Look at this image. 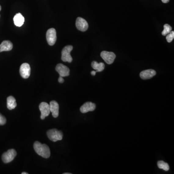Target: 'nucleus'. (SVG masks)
Here are the masks:
<instances>
[{"instance_id":"nucleus-1","label":"nucleus","mask_w":174,"mask_h":174,"mask_svg":"<svg viewBox=\"0 0 174 174\" xmlns=\"http://www.w3.org/2000/svg\"><path fill=\"white\" fill-rule=\"evenodd\" d=\"M34 150L37 154L44 158H49L50 155V149L46 144H42L35 141L34 144Z\"/></svg>"},{"instance_id":"nucleus-2","label":"nucleus","mask_w":174,"mask_h":174,"mask_svg":"<svg viewBox=\"0 0 174 174\" xmlns=\"http://www.w3.org/2000/svg\"><path fill=\"white\" fill-rule=\"evenodd\" d=\"M47 136L49 139L53 142L61 140L63 138V133L62 132L56 129L49 130L47 132Z\"/></svg>"},{"instance_id":"nucleus-3","label":"nucleus","mask_w":174,"mask_h":174,"mask_svg":"<svg viewBox=\"0 0 174 174\" xmlns=\"http://www.w3.org/2000/svg\"><path fill=\"white\" fill-rule=\"evenodd\" d=\"M73 49L72 45H67L63 49L62 51V60L63 62L71 63L73 60V58L70 53Z\"/></svg>"},{"instance_id":"nucleus-4","label":"nucleus","mask_w":174,"mask_h":174,"mask_svg":"<svg viewBox=\"0 0 174 174\" xmlns=\"http://www.w3.org/2000/svg\"><path fill=\"white\" fill-rule=\"evenodd\" d=\"M46 40L49 45H53L55 44L57 40L56 31L54 28L49 29L46 34Z\"/></svg>"},{"instance_id":"nucleus-5","label":"nucleus","mask_w":174,"mask_h":174,"mask_svg":"<svg viewBox=\"0 0 174 174\" xmlns=\"http://www.w3.org/2000/svg\"><path fill=\"white\" fill-rule=\"evenodd\" d=\"M16 155V151L14 149H10L2 154V160L4 162L7 164L14 160Z\"/></svg>"},{"instance_id":"nucleus-6","label":"nucleus","mask_w":174,"mask_h":174,"mask_svg":"<svg viewBox=\"0 0 174 174\" xmlns=\"http://www.w3.org/2000/svg\"><path fill=\"white\" fill-rule=\"evenodd\" d=\"M101 56L104 62L108 64L112 63L116 58V55L114 53L107 51H103L101 52Z\"/></svg>"},{"instance_id":"nucleus-7","label":"nucleus","mask_w":174,"mask_h":174,"mask_svg":"<svg viewBox=\"0 0 174 174\" xmlns=\"http://www.w3.org/2000/svg\"><path fill=\"white\" fill-rule=\"evenodd\" d=\"M40 110L41 115V118L42 120H44L46 117H48L50 113V106L49 104L47 103L42 102L40 104Z\"/></svg>"},{"instance_id":"nucleus-8","label":"nucleus","mask_w":174,"mask_h":174,"mask_svg":"<svg viewBox=\"0 0 174 174\" xmlns=\"http://www.w3.org/2000/svg\"><path fill=\"white\" fill-rule=\"evenodd\" d=\"M20 73L23 78L26 79L29 78L31 74V67L29 64L27 63L22 64L20 67Z\"/></svg>"},{"instance_id":"nucleus-9","label":"nucleus","mask_w":174,"mask_h":174,"mask_svg":"<svg viewBox=\"0 0 174 174\" xmlns=\"http://www.w3.org/2000/svg\"><path fill=\"white\" fill-rule=\"evenodd\" d=\"M75 26L78 30L81 31H85L88 29V23L86 20L82 17H78L77 18L75 22Z\"/></svg>"},{"instance_id":"nucleus-10","label":"nucleus","mask_w":174,"mask_h":174,"mask_svg":"<svg viewBox=\"0 0 174 174\" xmlns=\"http://www.w3.org/2000/svg\"><path fill=\"white\" fill-rule=\"evenodd\" d=\"M56 70L59 74L60 77H67L69 75V69L63 64L59 63L57 64L56 67Z\"/></svg>"},{"instance_id":"nucleus-11","label":"nucleus","mask_w":174,"mask_h":174,"mask_svg":"<svg viewBox=\"0 0 174 174\" xmlns=\"http://www.w3.org/2000/svg\"><path fill=\"white\" fill-rule=\"evenodd\" d=\"M96 108L95 103L90 102L85 103L81 106L80 108V111L82 113H86L88 112L93 111Z\"/></svg>"},{"instance_id":"nucleus-12","label":"nucleus","mask_w":174,"mask_h":174,"mask_svg":"<svg viewBox=\"0 0 174 174\" xmlns=\"http://www.w3.org/2000/svg\"><path fill=\"white\" fill-rule=\"evenodd\" d=\"M50 112L52 113L54 118H57L59 114V105L55 101H52L50 102Z\"/></svg>"},{"instance_id":"nucleus-13","label":"nucleus","mask_w":174,"mask_h":174,"mask_svg":"<svg viewBox=\"0 0 174 174\" xmlns=\"http://www.w3.org/2000/svg\"><path fill=\"white\" fill-rule=\"evenodd\" d=\"M156 74V72L153 69H148L142 71L140 73V77L143 79H150Z\"/></svg>"},{"instance_id":"nucleus-14","label":"nucleus","mask_w":174,"mask_h":174,"mask_svg":"<svg viewBox=\"0 0 174 174\" xmlns=\"http://www.w3.org/2000/svg\"><path fill=\"white\" fill-rule=\"evenodd\" d=\"M13 44L10 41H4L0 45V52L10 51L13 49Z\"/></svg>"},{"instance_id":"nucleus-15","label":"nucleus","mask_w":174,"mask_h":174,"mask_svg":"<svg viewBox=\"0 0 174 174\" xmlns=\"http://www.w3.org/2000/svg\"><path fill=\"white\" fill-rule=\"evenodd\" d=\"M13 20H14V24L17 27H21L24 23V17H23L22 14L20 13L16 14L14 16Z\"/></svg>"},{"instance_id":"nucleus-16","label":"nucleus","mask_w":174,"mask_h":174,"mask_svg":"<svg viewBox=\"0 0 174 174\" xmlns=\"http://www.w3.org/2000/svg\"><path fill=\"white\" fill-rule=\"evenodd\" d=\"M16 101L15 98L12 96H10L7 98V108L9 110H12L16 107Z\"/></svg>"},{"instance_id":"nucleus-17","label":"nucleus","mask_w":174,"mask_h":174,"mask_svg":"<svg viewBox=\"0 0 174 174\" xmlns=\"http://www.w3.org/2000/svg\"><path fill=\"white\" fill-rule=\"evenodd\" d=\"M92 66L93 69L96 70L97 72H102L104 70L105 67L104 64L103 63H98L96 61H93L92 63Z\"/></svg>"},{"instance_id":"nucleus-18","label":"nucleus","mask_w":174,"mask_h":174,"mask_svg":"<svg viewBox=\"0 0 174 174\" xmlns=\"http://www.w3.org/2000/svg\"><path fill=\"white\" fill-rule=\"evenodd\" d=\"M157 165H158V167L160 169H163L164 170L166 171H167L169 170V165L166 162L162 161H158V162H157Z\"/></svg>"},{"instance_id":"nucleus-19","label":"nucleus","mask_w":174,"mask_h":174,"mask_svg":"<svg viewBox=\"0 0 174 174\" xmlns=\"http://www.w3.org/2000/svg\"><path fill=\"white\" fill-rule=\"evenodd\" d=\"M164 30L161 33L163 36H166L167 34L170 33L171 31H172V27L168 24H165L164 25Z\"/></svg>"},{"instance_id":"nucleus-20","label":"nucleus","mask_w":174,"mask_h":174,"mask_svg":"<svg viewBox=\"0 0 174 174\" xmlns=\"http://www.w3.org/2000/svg\"><path fill=\"white\" fill-rule=\"evenodd\" d=\"M166 39L167 42L171 43L174 38V31H171L170 33L166 35Z\"/></svg>"},{"instance_id":"nucleus-21","label":"nucleus","mask_w":174,"mask_h":174,"mask_svg":"<svg viewBox=\"0 0 174 174\" xmlns=\"http://www.w3.org/2000/svg\"><path fill=\"white\" fill-rule=\"evenodd\" d=\"M6 122L5 118L4 116H2V114H0V125H3L5 124Z\"/></svg>"},{"instance_id":"nucleus-22","label":"nucleus","mask_w":174,"mask_h":174,"mask_svg":"<svg viewBox=\"0 0 174 174\" xmlns=\"http://www.w3.org/2000/svg\"><path fill=\"white\" fill-rule=\"evenodd\" d=\"M58 81H59V82L60 83H63L64 82V79L63 78V77H60V76L59 78V79H58Z\"/></svg>"},{"instance_id":"nucleus-23","label":"nucleus","mask_w":174,"mask_h":174,"mask_svg":"<svg viewBox=\"0 0 174 174\" xmlns=\"http://www.w3.org/2000/svg\"><path fill=\"white\" fill-rule=\"evenodd\" d=\"M161 1L163 3L166 4V3H168L169 2V0H161Z\"/></svg>"},{"instance_id":"nucleus-24","label":"nucleus","mask_w":174,"mask_h":174,"mask_svg":"<svg viewBox=\"0 0 174 174\" xmlns=\"http://www.w3.org/2000/svg\"><path fill=\"white\" fill-rule=\"evenodd\" d=\"M96 71H92L91 72V74L92 75H95L96 74Z\"/></svg>"},{"instance_id":"nucleus-25","label":"nucleus","mask_w":174,"mask_h":174,"mask_svg":"<svg viewBox=\"0 0 174 174\" xmlns=\"http://www.w3.org/2000/svg\"><path fill=\"white\" fill-rule=\"evenodd\" d=\"M21 174H28V173H26V172H22V173H21Z\"/></svg>"},{"instance_id":"nucleus-26","label":"nucleus","mask_w":174,"mask_h":174,"mask_svg":"<svg viewBox=\"0 0 174 174\" xmlns=\"http://www.w3.org/2000/svg\"><path fill=\"white\" fill-rule=\"evenodd\" d=\"M64 174H71V173H64Z\"/></svg>"},{"instance_id":"nucleus-27","label":"nucleus","mask_w":174,"mask_h":174,"mask_svg":"<svg viewBox=\"0 0 174 174\" xmlns=\"http://www.w3.org/2000/svg\"><path fill=\"white\" fill-rule=\"evenodd\" d=\"M1 9H2L1 6L0 5V11H1Z\"/></svg>"}]
</instances>
